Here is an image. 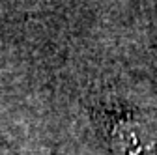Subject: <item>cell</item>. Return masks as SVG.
Masks as SVG:
<instances>
[{"mask_svg":"<svg viewBox=\"0 0 157 155\" xmlns=\"http://www.w3.org/2000/svg\"><path fill=\"white\" fill-rule=\"evenodd\" d=\"M103 131L114 155H157V125L131 110L101 114Z\"/></svg>","mask_w":157,"mask_h":155,"instance_id":"cell-1","label":"cell"}]
</instances>
